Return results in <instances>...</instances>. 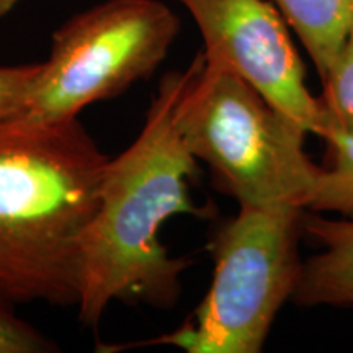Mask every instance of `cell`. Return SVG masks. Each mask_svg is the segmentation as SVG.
<instances>
[{"label":"cell","mask_w":353,"mask_h":353,"mask_svg":"<svg viewBox=\"0 0 353 353\" xmlns=\"http://www.w3.org/2000/svg\"><path fill=\"white\" fill-rule=\"evenodd\" d=\"M21 0H0V19H2L3 15H7L8 12L13 10Z\"/></svg>","instance_id":"13"},{"label":"cell","mask_w":353,"mask_h":353,"mask_svg":"<svg viewBox=\"0 0 353 353\" xmlns=\"http://www.w3.org/2000/svg\"><path fill=\"white\" fill-rule=\"evenodd\" d=\"M321 81L322 94L317 97L322 118L319 138L330 128L353 132V23Z\"/></svg>","instance_id":"10"},{"label":"cell","mask_w":353,"mask_h":353,"mask_svg":"<svg viewBox=\"0 0 353 353\" xmlns=\"http://www.w3.org/2000/svg\"><path fill=\"white\" fill-rule=\"evenodd\" d=\"M179 30V17L159 0H105L77 13L52 34L50 57L25 103L0 123L51 125L121 95L152 76Z\"/></svg>","instance_id":"5"},{"label":"cell","mask_w":353,"mask_h":353,"mask_svg":"<svg viewBox=\"0 0 353 353\" xmlns=\"http://www.w3.org/2000/svg\"><path fill=\"white\" fill-rule=\"evenodd\" d=\"M321 139L327 144L330 165L321 167L306 211L353 219V132L330 128Z\"/></svg>","instance_id":"9"},{"label":"cell","mask_w":353,"mask_h":353,"mask_svg":"<svg viewBox=\"0 0 353 353\" xmlns=\"http://www.w3.org/2000/svg\"><path fill=\"white\" fill-rule=\"evenodd\" d=\"M41 63L0 65V121L12 118L34 85Z\"/></svg>","instance_id":"12"},{"label":"cell","mask_w":353,"mask_h":353,"mask_svg":"<svg viewBox=\"0 0 353 353\" xmlns=\"http://www.w3.org/2000/svg\"><path fill=\"white\" fill-rule=\"evenodd\" d=\"M303 231L316 242L317 252L303 260L293 303L301 307L353 306V219L304 214Z\"/></svg>","instance_id":"7"},{"label":"cell","mask_w":353,"mask_h":353,"mask_svg":"<svg viewBox=\"0 0 353 353\" xmlns=\"http://www.w3.org/2000/svg\"><path fill=\"white\" fill-rule=\"evenodd\" d=\"M200 30L206 59L241 76L273 107L296 121L307 134L322 131L317 97L306 83V70L288 23L265 0H175Z\"/></svg>","instance_id":"6"},{"label":"cell","mask_w":353,"mask_h":353,"mask_svg":"<svg viewBox=\"0 0 353 353\" xmlns=\"http://www.w3.org/2000/svg\"><path fill=\"white\" fill-rule=\"evenodd\" d=\"M273 3L301 39L317 76L324 77L353 23V0H273Z\"/></svg>","instance_id":"8"},{"label":"cell","mask_w":353,"mask_h":353,"mask_svg":"<svg viewBox=\"0 0 353 353\" xmlns=\"http://www.w3.org/2000/svg\"><path fill=\"white\" fill-rule=\"evenodd\" d=\"M304 214L296 205L239 206L210 242L213 281L182 327L151 341L103 343L99 350L174 345L188 353L262 352L276 314L296 290Z\"/></svg>","instance_id":"4"},{"label":"cell","mask_w":353,"mask_h":353,"mask_svg":"<svg viewBox=\"0 0 353 353\" xmlns=\"http://www.w3.org/2000/svg\"><path fill=\"white\" fill-rule=\"evenodd\" d=\"M54 352H59L56 342L17 316L12 303L0 298V353Z\"/></svg>","instance_id":"11"},{"label":"cell","mask_w":353,"mask_h":353,"mask_svg":"<svg viewBox=\"0 0 353 353\" xmlns=\"http://www.w3.org/2000/svg\"><path fill=\"white\" fill-rule=\"evenodd\" d=\"M176 126L192 156L210 167L219 192L239 206L306 210L321 172L304 149L307 131L236 72L205 56Z\"/></svg>","instance_id":"3"},{"label":"cell","mask_w":353,"mask_h":353,"mask_svg":"<svg viewBox=\"0 0 353 353\" xmlns=\"http://www.w3.org/2000/svg\"><path fill=\"white\" fill-rule=\"evenodd\" d=\"M108 161L79 117L0 123V298L77 306L82 239Z\"/></svg>","instance_id":"2"},{"label":"cell","mask_w":353,"mask_h":353,"mask_svg":"<svg viewBox=\"0 0 353 353\" xmlns=\"http://www.w3.org/2000/svg\"><path fill=\"white\" fill-rule=\"evenodd\" d=\"M203 63L200 51L187 68L162 77L138 138L105 167L81 249L77 311L87 327H97L113 301L169 309L182 293L180 276L193 260L172 257L159 232L176 214L213 216L211 205L190 195L200 167L176 126Z\"/></svg>","instance_id":"1"}]
</instances>
